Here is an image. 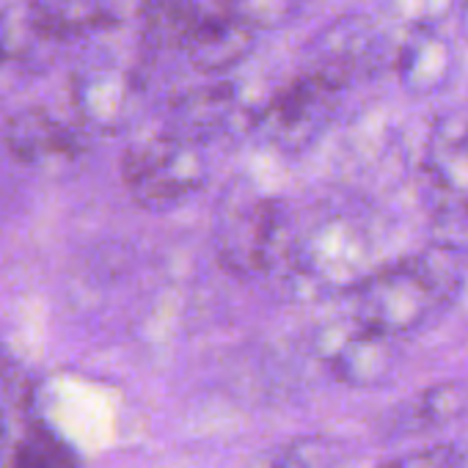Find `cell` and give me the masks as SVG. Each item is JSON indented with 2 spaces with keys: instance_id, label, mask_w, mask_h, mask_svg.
<instances>
[{
  "instance_id": "obj_13",
  "label": "cell",
  "mask_w": 468,
  "mask_h": 468,
  "mask_svg": "<svg viewBox=\"0 0 468 468\" xmlns=\"http://www.w3.org/2000/svg\"><path fill=\"white\" fill-rule=\"evenodd\" d=\"M424 171L449 193L468 196V119L441 116L430 133Z\"/></svg>"
},
{
  "instance_id": "obj_21",
  "label": "cell",
  "mask_w": 468,
  "mask_h": 468,
  "mask_svg": "<svg viewBox=\"0 0 468 468\" xmlns=\"http://www.w3.org/2000/svg\"><path fill=\"white\" fill-rule=\"evenodd\" d=\"M295 0H226V15L251 28H279L290 20Z\"/></svg>"
},
{
  "instance_id": "obj_6",
  "label": "cell",
  "mask_w": 468,
  "mask_h": 468,
  "mask_svg": "<svg viewBox=\"0 0 468 468\" xmlns=\"http://www.w3.org/2000/svg\"><path fill=\"white\" fill-rule=\"evenodd\" d=\"M397 339L345 320L325 325L317 336V353L331 375L350 388H378L397 369Z\"/></svg>"
},
{
  "instance_id": "obj_4",
  "label": "cell",
  "mask_w": 468,
  "mask_h": 468,
  "mask_svg": "<svg viewBox=\"0 0 468 468\" xmlns=\"http://www.w3.org/2000/svg\"><path fill=\"white\" fill-rule=\"evenodd\" d=\"M292 276L301 287L312 292L345 290L350 292L372 271L369 268V240L367 234L345 220L334 218L314 226L306 238L295 246L290 257Z\"/></svg>"
},
{
  "instance_id": "obj_17",
  "label": "cell",
  "mask_w": 468,
  "mask_h": 468,
  "mask_svg": "<svg viewBox=\"0 0 468 468\" xmlns=\"http://www.w3.org/2000/svg\"><path fill=\"white\" fill-rule=\"evenodd\" d=\"M463 391L454 386V383H441V386H432L427 391H421L410 405H405L399 413H397V424L394 430H424V427H438V424H446L452 421L454 416L463 413Z\"/></svg>"
},
{
  "instance_id": "obj_8",
  "label": "cell",
  "mask_w": 468,
  "mask_h": 468,
  "mask_svg": "<svg viewBox=\"0 0 468 468\" xmlns=\"http://www.w3.org/2000/svg\"><path fill=\"white\" fill-rule=\"evenodd\" d=\"M9 154L37 171H58L86 154V130H75L45 108H26L4 127Z\"/></svg>"
},
{
  "instance_id": "obj_19",
  "label": "cell",
  "mask_w": 468,
  "mask_h": 468,
  "mask_svg": "<svg viewBox=\"0 0 468 468\" xmlns=\"http://www.w3.org/2000/svg\"><path fill=\"white\" fill-rule=\"evenodd\" d=\"M12 468H78V460L58 432L37 424L20 441Z\"/></svg>"
},
{
  "instance_id": "obj_24",
  "label": "cell",
  "mask_w": 468,
  "mask_h": 468,
  "mask_svg": "<svg viewBox=\"0 0 468 468\" xmlns=\"http://www.w3.org/2000/svg\"><path fill=\"white\" fill-rule=\"evenodd\" d=\"M460 468H468V449H463V457H460Z\"/></svg>"
},
{
  "instance_id": "obj_16",
  "label": "cell",
  "mask_w": 468,
  "mask_h": 468,
  "mask_svg": "<svg viewBox=\"0 0 468 468\" xmlns=\"http://www.w3.org/2000/svg\"><path fill=\"white\" fill-rule=\"evenodd\" d=\"M345 446L328 435H298L254 454L243 468H339Z\"/></svg>"
},
{
  "instance_id": "obj_14",
  "label": "cell",
  "mask_w": 468,
  "mask_h": 468,
  "mask_svg": "<svg viewBox=\"0 0 468 468\" xmlns=\"http://www.w3.org/2000/svg\"><path fill=\"white\" fill-rule=\"evenodd\" d=\"M372 39L375 37L367 20L345 17L331 23L328 31L309 42V53L314 56V72L345 86V80L356 72V64L369 53Z\"/></svg>"
},
{
  "instance_id": "obj_18",
  "label": "cell",
  "mask_w": 468,
  "mask_h": 468,
  "mask_svg": "<svg viewBox=\"0 0 468 468\" xmlns=\"http://www.w3.org/2000/svg\"><path fill=\"white\" fill-rule=\"evenodd\" d=\"M42 45L50 42L37 31L28 15V4L0 9V67L31 58L42 50Z\"/></svg>"
},
{
  "instance_id": "obj_3",
  "label": "cell",
  "mask_w": 468,
  "mask_h": 468,
  "mask_svg": "<svg viewBox=\"0 0 468 468\" xmlns=\"http://www.w3.org/2000/svg\"><path fill=\"white\" fill-rule=\"evenodd\" d=\"M122 179L146 209H168L207 182V163L198 144L176 133L135 141L122 160Z\"/></svg>"
},
{
  "instance_id": "obj_20",
  "label": "cell",
  "mask_w": 468,
  "mask_h": 468,
  "mask_svg": "<svg viewBox=\"0 0 468 468\" xmlns=\"http://www.w3.org/2000/svg\"><path fill=\"white\" fill-rule=\"evenodd\" d=\"M432 238L441 249L468 251V196H449L432 218Z\"/></svg>"
},
{
  "instance_id": "obj_2",
  "label": "cell",
  "mask_w": 468,
  "mask_h": 468,
  "mask_svg": "<svg viewBox=\"0 0 468 468\" xmlns=\"http://www.w3.org/2000/svg\"><path fill=\"white\" fill-rule=\"evenodd\" d=\"M350 301L353 320L399 339L430 317V312L443 301V287L421 262H399L372 271L350 290Z\"/></svg>"
},
{
  "instance_id": "obj_11",
  "label": "cell",
  "mask_w": 468,
  "mask_h": 468,
  "mask_svg": "<svg viewBox=\"0 0 468 468\" xmlns=\"http://www.w3.org/2000/svg\"><path fill=\"white\" fill-rule=\"evenodd\" d=\"M238 116V94L234 86H204L190 89L187 94L176 97L168 108V133H176L190 141L212 138L231 127Z\"/></svg>"
},
{
  "instance_id": "obj_9",
  "label": "cell",
  "mask_w": 468,
  "mask_h": 468,
  "mask_svg": "<svg viewBox=\"0 0 468 468\" xmlns=\"http://www.w3.org/2000/svg\"><path fill=\"white\" fill-rule=\"evenodd\" d=\"M144 4L146 0H31L28 15L50 45H61L138 23Z\"/></svg>"
},
{
  "instance_id": "obj_10",
  "label": "cell",
  "mask_w": 468,
  "mask_h": 468,
  "mask_svg": "<svg viewBox=\"0 0 468 468\" xmlns=\"http://www.w3.org/2000/svg\"><path fill=\"white\" fill-rule=\"evenodd\" d=\"M254 31L249 23L220 15V17H204L198 31L185 48V56L193 69L207 75H220L238 67L254 48Z\"/></svg>"
},
{
  "instance_id": "obj_12",
  "label": "cell",
  "mask_w": 468,
  "mask_h": 468,
  "mask_svg": "<svg viewBox=\"0 0 468 468\" xmlns=\"http://www.w3.org/2000/svg\"><path fill=\"white\" fill-rule=\"evenodd\" d=\"M452 72V48L432 26H410L397 48V75L410 94L438 91Z\"/></svg>"
},
{
  "instance_id": "obj_15",
  "label": "cell",
  "mask_w": 468,
  "mask_h": 468,
  "mask_svg": "<svg viewBox=\"0 0 468 468\" xmlns=\"http://www.w3.org/2000/svg\"><path fill=\"white\" fill-rule=\"evenodd\" d=\"M204 12L193 0H146L138 15V37L146 50H185Z\"/></svg>"
},
{
  "instance_id": "obj_1",
  "label": "cell",
  "mask_w": 468,
  "mask_h": 468,
  "mask_svg": "<svg viewBox=\"0 0 468 468\" xmlns=\"http://www.w3.org/2000/svg\"><path fill=\"white\" fill-rule=\"evenodd\" d=\"M287 238V207L262 196L251 182L234 179L218 198L212 246L218 262L240 279L273 268Z\"/></svg>"
},
{
  "instance_id": "obj_23",
  "label": "cell",
  "mask_w": 468,
  "mask_h": 468,
  "mask_svg": "<svg viewBox=\"0 0 468 468\" xmlns=\"http://www.w3.org/2000/svg\"><path fill=\"white\" fill-rule=\"evenodd\" d=\"M460 31H463V39L468 42V0H463V9H460Z\"/></svg>"
},
{
  "instance_id": "obj_7",
  "label": "cell",
  "mask_w": 468,
  "mask_h": 468,
  "mask_svg": "<svg viewBox=\"0 0 468 468\" xmlns=\"http://www.w3.org/2000/svg\"><path fill=\"white\" fill-rule=\"evenodd\" d=\"M138 97H141L138 75L116 64L83 67L69 80V100L86 133H100V135L122 133L135 116Z\"/></svg>"
},
{
  "instance_id": "obj_22",
  "label": "cell",
  "mask_w": 468,
  "mask_h": 468,
  "mask_svg": "<svg viewBox=\"0 0 468 468\" xmlns=\"http://www.w3.org/2000/svg\"><path fill=\"white\" fill-rule=\"evenodd\" d=\"M463 449L457 446H427L410 454H399L378 468H460Z\"/></svg>"
},
{
  "instance_id": "obj_25",
  "label": "cell",
  "mask_w": 468,
  "mask_h": 468,
  "mask_svg": "<svg viewBox=\"0 0 468 468\" xmlns=\"http://www.w3.org/2000/svg\"><path fill=\"white\" fill-rule=\"evenodd\" d=\"M0 441H4V424H0Z\"/></svg>"
},
{
  "instance_id": "obj_5",
  "label": "cell",
  "mask_w": 468,
  "mask_h": 468,
  "mask_svg": "<svg viewBox=\"0 0 468 468\" xmlns=\"http://www.w3.org/2000/svg\"><path fill=\"white\" fill-rule=\"evenodd\" d=\"M339 83L325 75L309 72L292 86L279 91L254 119V127L279 149H306L331 122L336 108Z\"/></svg>"
}]
</instances>
